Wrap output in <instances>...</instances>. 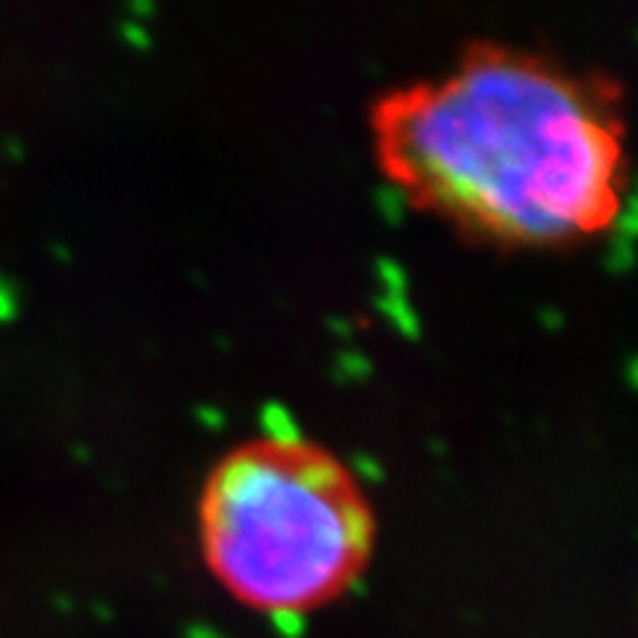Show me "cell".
Listing matches in <instances>:
<instances>
[{
  "instance_id": "6da1fadb",
  "label": "cell",
  "mask_w": 638,
  "mask_h": 638,
  "mask_svg": "<svg viewBox=\"0 0 638 638\" xmlns=\"http://www.w3.org/2000/svg\"><path fill=\"white\" fill-rule=\"evenodd\" d=\"M370 148L411 207L509 249L606 231L624 198V130L594 77L544 51L479 42L376 95Z\"/></svg>"
},
{
  "instance_id": "7a4b0ae2",
  "label": "cell",
  "mask_w": 638,
  "mask_h": 638,
  "mask_svg": "<svg viewBox=\"0 0 638 638\" xmlns=\"http://www.w3.org/2000/svg\"><path fill=\"white\" fill-rule=\"evenodd\" d=\"M376 532L358 473L296 432H263L222 452L195 500L207 574L272 618H299L346 594L373 562Z\"/></svg>"
}]
</instances>
